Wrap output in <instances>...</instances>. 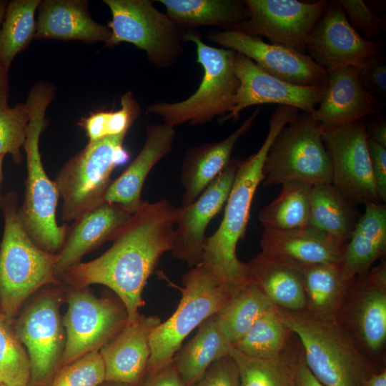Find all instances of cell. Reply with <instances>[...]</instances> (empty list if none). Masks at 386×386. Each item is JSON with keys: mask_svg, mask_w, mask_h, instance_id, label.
<instances>
[{"mask_svg": "<svg viewBox=\"0 0 386 386\" xmlns=\"http://www.w3.org/2000/svg\"><path fill=\"white\" fill-rule=\"evenodd\" d=\"M3 160H4V156H0V189H1V184L2 182L3 178ZM1 200V192H0V202Z\"/></svg>", "mask_w": 386, "mask_h": 386, "instance_id": "obj_53", "label": "cell"}, {"mask_svg": "<svg viewBox=\"0 0 386 386\" xmlns=\"http://www.w3.org/2000/svg\"><path fill=\"white\" fill-rule=\"evenodd\" d=\"M66 295L68 308L62 318L66 342L60 369L99 351L128 323L126 308L119 298H99L87 287H69Z\"/></svg>", "mask_w": 386, "mask_h": 386, "instance_id": "obj_13", "label": "cell"}, {"mask_svg": "<svg viewBox=\"0 0 386 386\" xmlns=\"http://www.w3.org/2000/svg\"><path fill=\"white\" fill-rule=\"evenodd\" d=\"M295 382L297 386H325L310 372L304 361L302 353L297 364Z\"/></svg>", "mask_w": 386, "mask_h": 386, "instance_id": "obj_47", "label": "cell"}, {"mask_svg": "<svg viewBox=\"0 0 386 386\" xmlns=\"http://www.w3.org/2000/svg\"><path fill=\"white\" fill-rule=\"evenodd\" d=\"M360 215L332 184L312 186L309 227L345 247Z\"/></svg>", "mask_w": 386, "mask_h": 386, "instance_id": "obj_32", "label": "cell"}, {"mask_svg": "<svg viewBox=\"0 0 386 386\" xmlns=\"http://www.w3.org/2000/svg\"><path fill=\"white\" fill-rule=\"evenodd\" d=\"M61 284L50 285L22 313L15 325L30 364L28 386H51L60 370L66 334L59 312Z\"/></svg>", "mask_w": 386, "mask_h": 386, "instance_id": "obj_11", "label": "cell"}, {"mask_svg": "<svg viewBox=\"0 0 386 386\" xmlns=\"http://www.w3.org/2000/svg\"><path fill=\"white\" fill-rule=\"evenodd\" d=\"M41 0L8 2L0 29V61L7 68L35 36V13Z\"/></svg>", "mask_w": 386, "mask_h": 386, "instance_id": "obj_37", "label": "cell"}, {"mask_svg": "<svg viewBox=\"0 0 386 386\" xmlns=\"http://www.w3.org/2000/svg\"><path fill=\"white\" fill-rule=\"evenodd\" d=\"M182 282L183 287L174 286L182 295L177 308L150 335L151 355L146 374L172 362L185 338L236 295L222 285L202 263L190 268Z\"/></svg>", "mask_w": 386, "mask_h": 386, "instance_id": "obj_7", "label": "cell"}, {"mask_svg": "<svg viewBox=\"0 0 386 386\" xmlns=\"http://www.w3.org/2000/svg\"><path fill=\"white\" fill-rule=\"evenodd\" d=\"M323 132L322 126L306 112L284 126L266 156L263 185L332 184V167L322 140Z\"/></svg>", "mask_w": 386, "mask_h": 386, "instance_id": "obj_9", "label": "cell"}, {"mask_svg": "<svg viewBox=\"0 0 386 386\" xmlns=\"http://www.w3.org/2000/svg\"><path fill=\"white\" fill-rule=\"evenodd\" d=\"M368 149L372 171L380 201L386 200V147L368 137Z\"/></svg>", "mask_w": 386, "mask_h": 386, "instance_id": "obj_45", "label": "cell"}, {"mask_svg": "<svg viewBox=\"0 0 386 386\" xmlns=\"http://www.w3.org/2000/svg\"><path fill=\"white\" fill-rule=\"evenodd\" d=\"M259 113V109H256L222 140L193 147L186 152L181 168V183L184 189L181 206L194 202L225 168L237 142L250 130Z\"/></svg>", "mask_w": 386, "mask_h": 386, "instance_id": "obj_25", "label": "cell"}, {"mask_svg": "<svg viewBox=\"0 0 386 386\" xmlns=\"http://www.w3.org/2000/svg\"><path fill=\"white\" fill-rule=\"evenodd\" d=\"M368 137L365 119L322 133L331 163L332 184L355 206L381 202L372 171Z\"/></svg>", "mask_w": 386, "mask_h": 386, "instance_id": "obj_14", "label": "cell"}, {"mask_svg": "<svg viewBox=\"0 0 386 386\" xmlns=\"http://www.w3.org/2000/svg\"><path fill=\"white\" fill-rule=\"evenodd\" d=\"M192 386H240L236 362L230 355L216 360Z\"/></svg>", "mask_w": 386, "mask_h": 386, "instance_id": "obj_43", "label": "cell"}, {"mask_svg": "<svg viewBox=\"0 0 386 386\" xmlns=\"http://www.w3.org/2000/svg\"><path fill=\"white\" fill-rule=\"evenodd\" d=\"M386 252V205L369 203L346 244L340 267L351 278L363 274Z\"/></svg>", "mask_w": 386, "mask_h": 386, "instance_id": "obj_28", "label": "cell"}, {"mask_svg": "<svg viewBox=\"0 0 386 386\" xmlns=\"http://www.w3.org/2000/svg\"><path fill=\"white\" fill-rule=\"evenodd\" d=\"M350 25L365 39L377 41L385 29V21L362 0H339Z\"/></svg>", "mask_w": 386, "mask_h": 386, "instance_id": "obj_42", "label": "cell"}, {"mask_svg": "<svg viewBox=\"0 0 386 386\" xmlns=\"http://www.w3.org/2000/svg\"><path fill=\"white\" fill-rule=\"evenodd\" d=\"M131 216L119 204L102 202L76 217L63 247L56 254L55 277L58 279L66 269L81 262L86 254L112 241Z\"/></svg>", "mask_w": 386, "mask_h": 386, "instance_id": "obj_22", "label": "cell"}, {"mask_svg": "<svg viewBox=\"0 0 386 386\" xmlns=\"http://www.w3.org/2000/svg\"><path fill=\"white\" fill-rule=\"evenodd\" d=\"M367 132L369 138L386 147V122L385 119L377 120L369 125L367 124Z\"/></svg>", "mask_w": 386, "mask_h": 386, "instance_id": "obj_48", "label": "cell"}, {"mask_svg": "<svg viewBox=\"0 0 386 386\" xmlns=\"http://www.w3.org/2000/svg\"><path fill=\"white\" fill-rule=\"evenodd\" d=\"M0 207L4 219L0 244V311L13 321L31 295L62 282L54 274L56 254L39 247L24 229L18 216L17 193H6Z\"/></svg>", "mask_w": 386, "mask_h": 386, "instance_id": "obj_5", "label": "cell"}, {"mask_svg": "<svg viewBox=\"0 0 386 386\" xmlns=\"http://www.w3.org/2000/svg\"><path fill=\"white\" fill-rule=\"evenodd\" d=\"M298 116V109L279 105L269 122L267 137L257 152L240 159L236 176L225 203L223 219L215 232L206 237L201 263L218 282L238 293L249 282L247 262L237 257L238 242L244 237L252 200L264 179L263 166L276 136Z\"/></svg>", "mask_w": 386, "mask_h": 386, "instance_id": "obj_2", "label": "cell"}, {"mask_svg": "<svg viewBox=\"0 0 386 386\" xmlns=\"http://www.w3.org/2000/svg\"><path fill=\"white\" fill-rule=\"evenodd\" d=\"M127 133L88 142L59 171L54 182L62 199L64 222L74 221L103 202L112 173L129 159L124 147Z\"/></svg>", "mask_w": 386, "mask_h": 386, "instance_id": "obj_8", "label": "cell"}, {"mask_svg": "<svg viewBox=\"0 0 386 386\" xmlns=\"http://www.w3.org/2000/svg\"><path fill=\"white\" fill-rule=\"evenodd\" d=\"M105 381V367L99 351H93L62 367L51 386H98Z\"/></svg>", "mask_w": 386, "mask_h": 386, "instance_id": "obj_41", "label": "cell"}, {"mask_svg": "<svg viewBox=\"0 0 386 386\" xmlns=\"http://www.w3.org/2000/svg\"><path fill=\"white\" fill-rule=\"evenodd\" d=\"M311 187L300 182L282 184L279 195L259 214L264 229L286 231L307 227Z\"/></svg>", "mask_w": 386, "mask_h": 386, "instance_id": "obj_34", "label": "cell"}, {"mask_svg": "<svg viewBox=\"0 0 386 386\" xmlns=\"http://www.w3.org/2000/svg\"><path fill=\"white\" fill-rule=\"evenodd\" d=\"M231 348L214 314L206 319L194 337L179 350L173 363L185 385L192 386L214 362L229 355Z\"/></svg>", "mask_w": 386, "mask_h": 386, "instance_id": "obj_31", "label": "cell"}, {"mask_svg": "<svg viewBox=\"0 0 386 386\" xmlns=\"http://www.w3.org/2000/svg\"><path fill=\"white\" fill-rule=\"evenodd\" d=\"M112 13L107 25L111 36L106 47L130 43L145 51L152 66L166 69L183 52L187 31L180 28L149 0H104Z\"/></svg>", "mask_w": 386, "mask_h": 386, "instance_id": "obj_10", "label": "cell"}, {"mask_svg": "<svg viewBox=\"0 0 386 386\" xmlns=\"http://www.w3.org/2000/svg\"><path fill=\"white\" fill-rule=\"evenodd\" d=\"M382 48V41L366 39L350 25L337 1L329 3L306 44L307 55L327 73L347 66L360 70Z\"/></svg>", "mask_w": 386, "mask_h": 386, "instance_id": "obj_16", "label": "cell"}, {"mask_svg": "<svg viewBox=\"0 0 386 386\" xmlns=\"http://www.w3.org/2000/svg\"><path fill=\"white\" fill-rule=\"evenodd\" d=\"M0 386H6V385H1H1H0Z\"/></svg>", "mask_w": 386, "mask_h": 386, "instance_id": "obj_54", "label": "cell"}, {"mask_svg": "<svg viewBox=\"0 0 386 386\" xmlns=\"http://www.w3.org/2000/svg\"><path fill=\"white\" fill-rule=\"evenodd\" d=\"M336 320L380 367L386 360V262L356 277Z\"/></svg>", "mask_w": 386, "mask_h": 386, "instance_id": "obj_12", "label": "cell"}, {"mask_svg": "<svg viewBox=\"0 0 386 386\" xmlns=\"http://www.w3.org/2000/svg\"><path fill=\"white\" fill-rule=\"evenodd\" d=\"M37 12L34 38L38 39L106 43L111 36L107 26L91 18L86 0H41Z\"/></svg>", "mask_w": 386, "mask_h": 386, "instance_id": "obj_24", "label": "cell"}, {"mask_svg": "<svg viewBox=\"0 0 386 386\" xmlns=\"http://www.w3.org/2000/svg\"><path fill=\"white\" fill-rule=\"evenodd\" d=\"M302 274L305 312L315 317L336 320L355 277H350L340 265L333 264L305 267Z\"/></svg>", "mask_w": 386, "mask_h": 386, "instance_id": "obj_29", "label": "cell"}, {"mask_svg": "<svg viewBox=\"0 0 386 386\" xmlns=\"http://www.w3.org/2000/svg\"><path fill=\"white\" fill-rule=\"evenodd\" d=\"M260 246L262 252L279 257L302 267L317 264L340 265L345 248L309 226L286 231L264 229Z\"/></svg>", "mask_w": 386, "mask_h": 386, "instance_id": "obj_27", "label": "cell"}, {"mask_svg": "<svg viewBox=\"0 0 386 386\" xmlns=\"http://www.w3.org/2000/svg\"><path fill=\"white\" fill-rule=\"evenodd\" d=\"M141 113V107L132 91L121 96L117 111H99L81 119L79 125L85 131L89 142L127 132Z\"/></svg>", "mask_w": 386, "mask_h": 386, "instance_id": "obj_39", "label": "cell"}, {"mask_svg": "<svg viewBox=\"0 0 386 386\" xmlns=\"http://www.w3.org/2000/svg\"><path fill=\"white\" fill-rule=\"evenodd\" d=\"M13 322L0 311V385L28 386L30 380L29 356Z\"/></svg>", "mask_w": 386, "mask_h": 386, "instance_id": "obj_38", "label": "cell"}, {"mask_svg": "<svg viewBox=\"0 0 386 386\" xmlns=\"http://www.w3.org/2000/svg\"><path fill=\"white\" fill-rule=\"evenodd\" d=\"M177 207L165 199L143 202L99 257L76 264L59 277L68 287L110 288L124 305L128 323L138 321L142 292L161 256L172 249Z\"/></svg>", "mask_w": 386, "mask_h": 386, "instance_id": "obj_1", "label": "cell"}, {"mask_svg": "<svg viewBox=\"0 0 386 386\" xmlns=\"http://www.w3.org/2000/svg\"><path fill=\"white\" fill-rule=\"evenodd\" d=\"M365 386H386L385 367L373 373L367 379Z\"/></svg>", "mask_w": 386, "mask_h": 386, "instance_id": "obj_50", "label": "cell"}, {"mask_svg": "<svg viewBox=\"0 0 386 386\" xmlns=\"http://www.w3.org/2000/svg\"><path fill=\"white\" fill-rule=\"evenodd\" d=\"M98 386H132L127 383L119 382H112V381H104Z\"/></svg>", "mask_w": 386, "mask_h": 386, "instance_id": "obj_52", "label": "cell"}, {"mask_svg": "<svg viewBox=\"0 0 386 386\" xmlns=\"http://www.w3.org/2000/svg\"><path fill=\"white\" fill-rule=\"evenodd\" d=\"M9 69L0 61V109L9 106Z\"/></svg>", "mask_w": 386, "mask_h": 386, "instance_id": "obj_49", "label": "cell"}, {"mask_svg": "<svg viewBox=\"0 0 386 386\" xmlns=\"http://www.w3.org/2000/svg\"><path fill=\"white\" fill-rule=\"evenodd\" d=\"M234 71L239 80L234 106L219 118L223 124L237 120L241 112L249 107L262 104L290 106L311 114L322 99L326 86L295 85L270 75L246 56L236 52Z\"/></svg>", "mask_w": 386, "mask_h": 386, "instance_id": "obj_18", "label": "cell"}, {"mask_svg": "<svg viewBox=\"0 0 386 386\" xmlns=\"http://www.w3.org/2000/svg\"><path fill=\"white\" fill-rule=\"evenodd\" d=\"M385 105L382 98L364 89L359 69L347 66L328 73L325 95L310 114L326 131L377 114Z\"/></svg>", "mask_w": 386, "mask_h": 386, "instance_id": "obj_20", "label": "cell"}, {"mask_svg": "<svg viewBox=\"0 0 386 386\" xmlns=\"http://www.w3.org/2000/svg\"><path fill=\"white\" fill-rule=\"evenodd\" d=\"M167 15L187 31L199 26H214L235 29L248 18L244 1L159 0Z\"/></svg>", "mask_w": 386, "mask_h": 386, "instance_id": "obj_30", "label": "cell"}, {"mask_svg": "<svg viewBox=\"0 0 386 386\" xmlns=\"http://www.w3.org/2000/svg\"><path fill=\"white\" fill-rule=\"evenodd\" d=\"M207 39L246 56L267 73L288 83L305 86L327 84L328 73L306 54L267 43L239 30L211 31Z\"/></svg>", "mask_w": 386, "mask_h": 386, "instance_id": "obj_17", "label": "cell"}, {"mask_svg": "<svg viewBox=\"0 0 386 386\" xmlns=\"http://www.w3.org/2000/svg\"><path fill=\"white\" fill-rule=\"evenodd\" d=\"M8 4V1L5 0H0V26L3 22L6 9Z\"/></svg>", "mask_w": 386, "mask_h": 386, "instance_id": "obj_51", "label": "cell"}, {"mask_svg": "<svg viewBox=\"0 0 386 386\" xmlns=\"http://www.w3.org/2000/svg\"><path fill=\"white\" fill-rule=\"evenodd\" d=\"M240 159L231 158L225 168L191 204L177 207L171 252L189 267L201 263L209 223L225 205Z\"/></svg>", "mask_w": 386, "mask_h": 386, "instance_id": "obj_19", "label": "cell"}, {"mask_svg": "<svg viewBox=\"0 0 386 386\" xmlns=\"http://www.w3.org/2000/svg\"><path fill=\"white\" fill-rule=\"evenodd\" d=\"M162 322L154 315L143 316L127 323L100 350L105 367V381L140 386L151 355L149 337Z\"/></svg>", "mask_w": 386, "mask_h": 386, "instance_id": "obj_21", "label": "cell"}, {"mask_svg": "<svg viewBox=\"0 0 386 386\" xmlns=\"http://www.w3.org/2000/svg\"><path fill=\"white\" fill-rule=\"evenodd\" d=\"M276 310L299 340L306 365L325 386H365L367 379L382 368L364 355L337 320L305 311Z\"/></svg>", "mask_w": 386, "mask_h": 386, "instance_id": "obj_4", "label": "cell"}, {"mask_svg": "<svg viewBox=\"0 0 386 386\" xmlns=\"http://www.w3.org/2000/svg\"><path fill=\"white\" fill-rule=\"evenodd\" d=\"M359 76L367 92L382 99L386 97V61L382 55L371 59L361 68Z\"/></svg>", "mask_w": 386, "mask_h": 386, "instance_id": "obj_44", "label": "cell"}, {"mask_svg": "<svg viewBox=\"0 0 386 386\" xmlns=\"http://www.w3.org/2000/svg\"><path fill=\"white\" fill-rule=\"evenodd\" d=\"M248 18L234 30L267 37L278 44L305 54L311 31L326 11L325 0H246Z\"/></svg>", "mask_w": 386, "mask_h": 386, "instance_id": "obj_15", "label": "cell"}, {"mask_svg": "<svg viewBox=\"0 0 386 386\" xmlns=\"http://www.w3.org/2000/svg\"><path fill=\"white\" fill-rule=\"evenodd\" d=\"M184 39L196 45L197 61L203 69L199 87L181 102H159L147 107V113L158 116L174 128L185 123L201 125L225 116L234 106L239 84L234 71L235 51L209 46L194 31H186Z\"/></svg>", "mask_w": 386, "mask_h": 386, "instance_id": "obj_6", "label": "cell"}, {"mask_svg": "<svg viewBox=\"0 0 386 386\" xmlns=\"http://www.w3.org/2000/svg\"><path fill=\"white\" fill-rule=\"evenodd\" d=\"M294 333L280 320L276 307L263 314L232 347L253 358L272 359L288 347Z\"/></svg>", "mask_w": 386, "mask_h": 386, "instance_id": "obj_36", "label": "cell"}, {"mask_svg": "<svg viewBox=\"0 0 386 386\" xmlns=\"http://www.w3.org/2000/svg\"><path fill=\"white\" fill-rule=\"evenodd\" d=\"M247 265L249 282L275 307L291 312L305 310L303 267L262 252Z\"/></svg>", "mask_w": 386, "mask_h": 386, "instance_id": "obj_26", "label": "cell"}, {"mask_svg": "<svg viewBox=\"0 0 386 386\" xmlns=\"http://www.w3.org/2000/svg\"><path fill=\"white\" fill-rule=\"evenodd\" d=\"M274 307L264 295L249 282L216 314V317L221 330L232 346L263 314Z\"/></svg>", "mask_w": 386, "mask_h": 386, "instance_id": "obj_35", "label": "cell"}, {"mask_svg": "<svg viewBox=\"0 0 386 386\" xmlns=\"http://www.w3.org/2000/svg\"><path fill=\"white\" fill-rule=\"evenodd\" d=\"M176 132L166 124L149 125L146 139L136 158L112 181L103 202L119 204L131 214L141 206L144 182L153 167L172 149Z\"/></svg>", "mask_w": 386, "mask_h": 386, "instance_id": "obj_23", "label": "cell"}, {"mask_svg": "<svg viewBox=\"0 0 386 386\" xmlns=\"http://www.w3.org/2000/svg\"><path fill=\"white\" fill-rule=\"evenodd\" d=\"M30 111L26 103L0 109V156L9 154L15 164L24 159L21 152L26 137Z\"/></svg>", "mask_w": 386, "mask_h": 386, "instance_id": "obj_40", "label": "cell"}, {"mask_svg": "<svg viewBox=\"0 0 386 386\" xmlns=\"http://www.w3.org/2000/svg\"><path fill=\"white\" fill-rule=\"evenodd\" d=\"M293 339L281 355L272 359L249 357L232 346L229 355L237 363L240 386H297L295 370L302 350L297 337Z\"/></svg>", "mask_w": 386, "mask_h": 386, "instance_id": "obj_33", "label": "cell"}, {"mask_svg": "<svg viewBox=\"0 0 386 386\" xmlns=\"http://www.w3.org/2000/svg\"><path fill=\"white\" fill-rule=\"evenodd\" d=\"M54 85L45 81L31 88L26 104L30 117L23 148L26 152L27 176L22 205L18 216L31 239L41 249L58 253L64 245L69 227L59 225L56 218L59 192L46 174L39 151L41 134L49 121L48 106L55 96Z\"/></svg>", "mask_w": 386, "mask_h": 386, "instance_id": "obj_3", "label": "cell"}, {"mask_svg": "<svg viewBox=\"0 0 386 386\" xmlns=\"http://www.w3.org/2000/svg\"><path fill=\"white\" fill-rule=\"evenodd\" d=\"M140 386H187L171 362L154 373L146 374Z\"/></svg>", "mask_w": 386, "mask_h": 386, "instance_id": "obj_46", "label": "cell"}]
</instances>
